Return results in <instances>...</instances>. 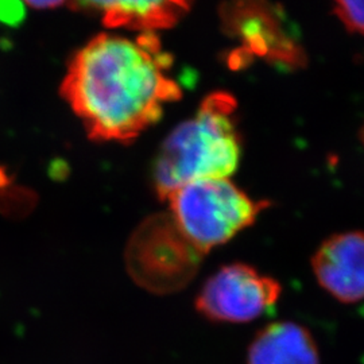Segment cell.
Segmentation results:
<instances>
[{
	"instance_id": "6da1fadb",
	"label": "cell",
	"mask_w": 364,
	"mask_h": 364,
	"mask_svg": "<svg viewBox=\"0 0 364 364\" xmlns=\"http://www.w3.org/2000/svg\"><path fill=\"white\" fill-rule=\"evenodd\" d=\"M171 66L154 33L102 34L72 58L61 92L91 138L127 142L181 97Z\"/></svg>"
},
{
	"instance_id": "7a4b0ae2",
	"label": "cell",
	"mask_w": 364,
	"mask_h": 364,
	"mask_svg": "<svg viewBox=\"0 0 364 364\" xmlns=\"http://www.w3.org/2000/svg\"><path fill=\"white\" fill-rule=\"evenodd\" d=\"M235 114L232 95L215 92L203 100L195 117L171 131L154 165L161 198L186 183L227 178L235 173L242 153Z\"/></svg>"
},
{
	"instance_id": "3957f363",
	"label": "cell",
	"mask_w": 364,
	"mask_h": 364,
	"mask_svg": "<svg viewBox=\"0 0 364 364\" xmlns=\"http://www.w3.org/2000/svg\"><path fill=\"white\" fill-rule=\"evenodd\" d=\"M168 200L176 225L201 254L231 240L254 224L267 207V203L254 201L228 178L186 183Z\"/></svg>"
},
{
	"instance_id": "277c9868",
	"label": "cell",
	"mask_w": 364,
	"mask_h": 364,
	"mask_svg": "<svg viewBox=\"0 0 364 364\" xmlns=\"http://www.w3.org/2000/svg\"><path fill=\"white\" fill-rule=\"evenodd\" d=\"M201 257L170 215L146 219L126 248V264L132 279L156 294H169L186 287L197 273Z\"/></svg>"
},
{
	"instance_id": "5b68a950",
	"label": "cell",
	"mask_w": 364,
	"mask_h": 364,
	"mask_svg": "<svg viewBox=\"0 0 364 364\" xmlns=\"http://www.w3.org/2000/svg\"><path fill=\"white\" fill-rule=\"evenodd\" d=\"M279 296L281 287L275 279L247 264L234 263L209 278L196 306L212 321L248 323L272 309Z\"/></svg>"
},
{
	"instance_id": "8992f818",
	"label": "cell",
	"mask_w": 364,
	"mask_h": 364,
	"mask_svg": "<svg viewBox=\"0 0 364 364\" xmlns=\"http://www.w3.org/2000/svg\"><path fill=\"white\" fill-rule=\"evenodd\" d=\"M223 26L251 54L275 64L299 66L304 53L285 30L277 7L267 0H228L221 7Z\"/></svg>"
},
{
	"instance_id": "52a82bcc",
	"label": "cell",
	"mask_w": 364,
	"mask_h": 364,
	"mask_svg": "<svg viewBox=\"0 0 364 364\" xmlns=\"http://www.w3.org/2000/svg\"><path fill=\"white\" fill-rule=\"evenodd\" d=\"M318 284L341 302L364 299V232L331 236L312 259Z\"/></svg>"
},
{
	"instance_id": "ba28073f",
	"label": "cell",
	"mask_w": 364,
	"mask_h": 364,
	"mask_svg": "<svg viewBox=\"0 0 364 364\" xmlns=\"http://www.w3.org/2000/svg\"><path fill=\"white\" fill-rule=\"evenodd\" d=\"M84 9L102 14L105 26L141 33L174 26L193 0H77Z\"/></svg>"
},
{
	"instance_id": "9c48e42d",
	"label": "cell",
	"mask_w": 364,
	"mask_h": 364,
	"mask_svg": "<svg viewBox=\"0 0 364 364\" xmlns=\"http://www.w3.org/2000/svg\"><path fill=\"white\" fill-rule=\"evenodd\" d=\"M248 364H318L312 335L294 323H275L260 331L248 350Z\"/></svg>"
},
{
	"instance_id": "30bf717a",
	"label": "cell",
	"mask_w": 364,
	"mask_h": 364,
	"mask_svg": "<svg viewBox=\"0 0 364 364\" xmlns=\"http://www.w3.org/2000/svg\"><path fill=\"white\" fill-rule=\"evenodd\" d=\"M333 10L348 31L364 36V0H333Z\"/></svg>"
},
{
	"instance_id": "8fae6325",
	"label": "cell",
	"mask_w": 364,
	"mask_h": 364,
	"mask_svg": "<svg viewBox=\"0 0 364 364\" xmlns=\"http://www.w3.org/2000/svg\"><path fill=\"white\" fill-rule=\"evenodd\" d=\"M25 6L22 0H0V22L15 26L25 19Z\"/></svg>"
},
{
	"instance_id": "7c38bea8",
	"label": "cell",
	"mask_w": 364,
	"mask_h": 364,
	"mask_svg": "<svg viewBox=\"0 0 364 364\" xmlns=\"http://www.w3.org/2000/svg\"><path fill=\"white\" fill-rule=\"evenodd\" d=\"M22 1L36 9H53V7L61 6L63 3H65L66 0H22Z\"/></svg>"
},
{
	"instance_id": "4fadbf2b",
	"label": "cell",
	"mask_w": 364,
	"mask_h": 364,
	"mask_svg": "<svg viewBox=\"0 0 364 364\" xmlns=\"http://www.w3.org/2000/svg\"><path fill=\"white\" fill-rule=\"evenodd\" d=\"M362 142H363L364 144V127L362 129Z\"/></svg>"
}]
</instances>
